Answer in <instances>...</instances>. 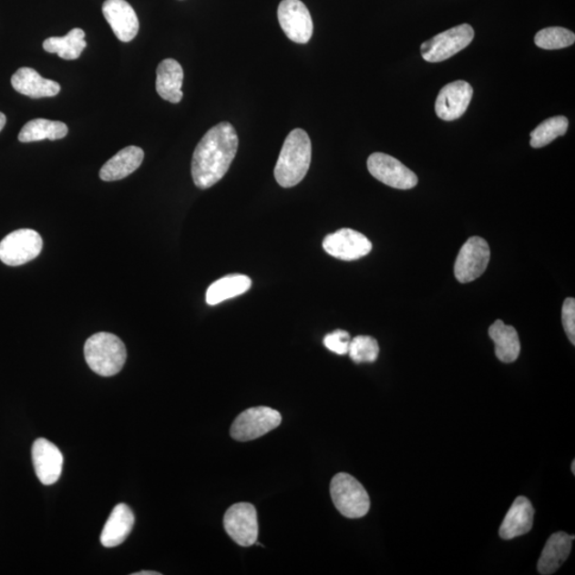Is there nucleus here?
<instances>
[{
  "mask_svg": "<svg viewBox=\"0 0 575 575\" xmlns=\"http://www.w3.org/2000/svg\"><path fill=\"white\" fill-rule=\"evenodd\" d=\"M239 139L231 123L222 122L201 139L192 158V179L200 189H210L229 172L238 151Z\"/></svg>",
  "mask_w": 575,
  "mask_h": 575,
  "instance_id": "nucleus-1",
  "label": "nucleus"
},
{
  "mask_svg": "<svg viewBox=\"0 0 575 575\" xmlns=\"http://www.w3.org/2000/svg\"><path fill=\"white\" fill-rule=\"evenodd\" d=\"M312 162V141L307 132L294 129L282 145L274 169L275 180L282 188H293L304 180Z\"/></svg>",
  "mask_w": 575,
  "mask_h": 575,
  "instance_id": "nucleus-2",
  "label": "nucleus"
},
{
  "mask_svg": "<svg viewBox=\"0 0 575 575\" xmlns=\"http://www.w3.org/2000/svg\"><path fill=\"white\" fill-rule=\"evenodd\" d=\"M86 362L100 376H113L123 369L128 358L123 341L110 333H98L87 340Z\"/></svg>",
  "mask_w": 575,
  "mask_h": 575,
  "instance_id": "nucleus-3",
  "label": "nucleus"
},
{
  "mask_svg": "<svg viewBox=\"0 0 575 575\" xmlns=\"http://www.w3.org/2000/svg\"><path fill=\"white\" fill-rule=\"evenodd\" d=\"M331 496L339 513L359 519L370 510V498L364 486L347 473H338L331 482Z\"/></svg>",
  "mask_w": 575,
  "mask_h": 575,
  "instance_id": "nucleus-4",
  "label": "nucleus"
},
{
  "mask_svg": "<svg viewBox=\"0 0 575 575\" xmlns=\"http://www.w3.org/2000/svg\"><path fill=\"white\" fill-rule=\"evenodd\" d=\"M282 415L275 409L259 406L246 409L233 421L231 435L240 442L255 440L281 426Z\"/></svg>",
  "mask_w": 575,
  "mask_h": 575,
  "instance_id": "nucleus-5",
  "label": "nucleus"
},
{
  "mask_svg": "<svg viewBox=\"0 0 575 575\" xmlns=\"http://www.w3.org/2000/svg\"><path fill=\"white\" fill-rule=\"evenodd\" d=\"M473 39L474 30L472 26L469 24H461L423 43L421 55L423 59L427 62L445 61L469 46Z\"/></svg>",
  "mask_w": 575,
  "mask_h": 575,
  "instance_id": "nucleus-6",
  "label": "nucleus"
},
{
  "mask_svg": "<svg viewBox=\"0 0 575 575\" xmlns=\"http://www.w3.org/2000/svg\"><path fill=\"white\" fill-rule=\"evenodd\" d=\"M43 249V240L33 230L11 232L0 242V261L10 267H18L34 261Z\"/></svg>",
  "mask_w": 575,
  "mask_h": 575,
  "instance_id": "nucleus-7",
  "label": "nucleus"
},
{
  "mask_svg": "<svg viewBox=\"0 0 575 575\" xmlns=\"http://www.w3.org/2000/svg\"><path fill=\"white\" fill-rule=\"evenodd\" d=\"M490 261V249L486 240L472 237L460 249L455 262V277L461 283L477 280L484 274Z\"/></svg>",
  "mask_w": 575,
  "mask_h": 575,
  "instance_id": "nucleus-8",
  "label": "nucleus"
},
{
  "mask_svg": "<svg viewBox=\"0 0 575 575\" xmlns=\"http://www.w3.org/2000/svg\"><path fill=\"white\" fill-rule=\"evenodd\" d=\"M278 21L288 39L306 44L313 34V22L305 4L301 0H282L278 5Z\"/></svg>",
  "mask_w": 575,
  "mask_h": 575,
  "instance_id": "nucleus-9",
  "label": "nucleus"
},
{
  "mask_svg": "<svg viewBox=\"0 0 575 575\" xmlns=\"http://www.w3.org/2000/svg\"><path fill=\"white\" fill-rule=\"evenodd\" d=\"M224 529L231 539L241 547L254 546L258 539V518L254 505L233 504L224 516Z\"/></svg>",
  "mask_w": 575,
  "mask_h": 575,
  "instance_id": "nucleus-10",
  "label": "nucleus"
},
{
  "mask_svg": "<svg viewBox=\"0 0 575 575\" xmlns=\"http://www.w3.org/2000/svg\"><path fill=\"white\" fill-rule=\"evenodd\" d=\"M366 164L371 175L385 185L400 190H409L418 185V177L413 170L387 154H372Z\"/></svg>",
  "mask_w": 575,
  "mask_h": 575,
  "instance_id": "nucleus-11",
  "label": "nucleus"
},
{
  "mask_svg": "<svg viewBox=\"0 0 575 575\" xmlns=\"http://www.w3.org/2000/svg\"><path fill=\"white\" fill-rule=\"evenodd\" d=\"M323 249L340 261L353 262L369 254L372 243L363 233L343 229L325 237Z\"/></svg>",
  "mask_w": 575,
  "mask_h": 575,
  "instance_id": "nucleus-12",
  "label": "nucleus"
},
{
  "mask_svg": "<svg viewBox=\"0 0 575 575\" xmlns=\"http://www.w3.org/2000/svg\"><path fill=\"white\" fill-rule=\"evenodd\" d=\"M473 88L467 81L457 80L442 87L435 110L444 121H455L465 115L471 103Z\"/></svg>",
  "mask_w": 575,
  "mask_h": 575,
  "instance_id": "nucleus-13",
  "label": "nucleus"
},
{
  "mask_svg": "<svg viewBox=\"0 0 575 575\" xmlns=\"http://www.w3.org/2000/svg\"><path fill=\"white\" fill-rule=\"evenodd\" d=\"M31 454L35 471L40 482L46 486L58 482L63 467V455L58 447L47 439H36Z\"/></svg>",
  "mask_w": 575,
  "mask_h": 575,
  "instance_id": "nucleus-14",
  "label": "nucleus"
},
{
  "mask_svg": "<svg viewBox=\"0 0 575 575\" xmlns=\"http://www.w3.org/2000/svg\"><path fill=\"white\" fill-rule=\"evenodd\" d=\"M103 15L119 41L135 39L140 25L134 8L126 0H106Z\"/></svg>",
  "mask_w": 575,
  "mask_h": 575,
  "instance_id": "nucleus-15",
  "label": "nucleus"
},
{
  "mask_svg": "<svg viewBox=\"0 0 575 575\" xmlns=\"http://www.w3.org/2000/svg\"><path fill=\"white\" fill-rule=\"evenodd\" d=\"M535 509L526 497H518L500 528L502 539H514L530 532L534 524Z\"/></svg>",
  "mask_w": 575,
  "mask_h": 575,
  "instance_id": "nucleus-16",
  "label": "nucleus"
},
{
  "mask_svg": "<svg viewBox=\"0 0 575 575\" xmlns=\"http://www.w3.org/2000/svg\"><path fill=\"white\" fill-rule=\"evenodd\" d=\"M11 85L15 90L31 98H53L58 95L61 87L58 82L43 78L31 67H21L12 76Z\"/></svg>",
  "mask_w": 575,
  "mask_h": 575,
  "instance_id": "nucleus-17",
  "label": "nucleus"
},
{
  "mask_svg": "<svg viewBox=\"0 0 575 575\" xmlns=\"http://www.w3.org/2000/svg\"><path fill=\"white\" fill-rule=\"evenodd\" d=\"M134 524L135 516L130 508L124 503L117 505L105 524L100 542L106 548L121 545L128 539Z\"/></svg>",
  "mask_w": 575,
  "mask_h": 575,
  "instance_id": "nucleus-18",
  "label": "nucleus"
},
{
  "mask_svg": "<svg viewBox=\"0 0 575 575\" xmlns=\"http://www.w3.org/2000/svg\"><path fill=\"white\" fill-rule=\"evenodd\" d=\"M144 151L140 148L128 147L119 150L116 156L104 164L99 177L104 181H117L126 179L140 168Z\"/></svg>",
  "mask_w": 575,
  "mask_h": 575,
  "instance_id": "nucleus-19",
  "label": "nucleus"
},
{
  "mask_svg": "<svg viewBox=\"0 0 575 575\" xmlns=\"http://www.w3.org/2000/svg\"><path fill=\"white\" fill-rule=\"evenodd\" d=\"M183 69L174 59L163 60L157 68L156 90L161 98L172 104L182 99Z\"/></svg>",
  "mask_w": 575,
  "mask_h": 575,
  "instance_id": "nucleus-20",
  "label": "nucleus"
},
{
  "mask_svg": "<svg viewBox=\"0 0 575 575\" xmlns=\"http://www.w3.org/2000/svg\"><path fill=\"white\" fill-rule=\"evenodd\" d=\"M574 536L565 532L553 534L548 539L539 561V572L542 575L553 574L564 564L572 549Z\"/></svg>",
  "mask_w": 575,
  "mask_h": 575,
  "instance_id": "nucleus-21",
  "label": "nucleus"
},
{
  "mask_svg": "<svg viewBox=\"0 0 575 575\" xmlns=\"http://www.w3.org/2000/svg\"><path fill=\"white\" fill-rule=\"evenodd\" d=\"M489 336L496 345V355L502 363L516 362L520 355L521 344L515 327L498 320L489 328Z\"/></svg>",
  "mask_w": 575,
  "mask_h": 575,
  "instance_id": "nucleus-22",
  "label": "nucleus"
},
{
  "mask_svg": "<svg viewBox=\"0 0 575 575\" xmlns=\"http://www.w3.org/2000/svg\"><path fill=\"white\" fill-rule=\"evenodd\" d=\"M251 287V278L246 275L231 274L220 278V280L214 282L207 290V304L216 306L220 304V303L248 293Z\"/></svg>",
  "mask_w": 575,
  "mask_h": 575,
  "instance_id": "nucleus-23",
  "label": "nucleus"
},
{
  "mask_svg": "<svg viewBox=\"0 0 575 575\" xmlns=\"http://www.w3.org/2000/svg\"><path fill=\"white\" fill-rule=\"evenodd\" d=\"M85 31L75 28L65 36L48 37L43 43V48L49 54H56L65 60H76L87 47Z\"/></svg>",
  "mask_w": 575,
  "mask_h": 575,
  "instance_id": "nucleus-24",
  "label": "nucleus"
},
{
  "mask_svg": "<svg viewBox=\"0 0 575 575\" xmlns=\"http://www.w3.org/2000/svg\"><path fill=\"white\" fill-rule=\"evenodd\" d=\"M68 132L67 126L58 121H50L46 118H36L28 122L22 128L18 140L23 143L36 142L42 140L55 141L66 138Z\"/></svg>",
  "mask_w": 575,
  "mask_h": 575,
  "instance_id": "nucleus-25",
  "label": "nucleus"
},
{
  "mask_svg": "<svg viewBox=\"0 0 575 575\" xmlns=\"http://www.w3.org/2000/svg\"><path fill=\"white\" fill-rule=\"evenodd\" d=\"M569 128L568 118L565 117H554L546 119L530 132V147L541 149L551 143L556 138L565 136Z\"/></svg>",
  "mask_w": 575,
  "mask_h": 575,
  "instance_id": "nucleus-26",
  "label": "nucleus"
},
{
  "mask_svg": "<svg viewBox=\"0 0 575 575\" xmlns=\"http://www.w3.org/2000/svg\"><path fill=\"white\" fill-rule=\"evenodd\" d=\"M574 42V33L562 27L545 28L535 36L537 47L548 50L566 48L573 46Z\"/></svg>",
  "mask_w": 575,
  "mask_h": 575,
  "instance_id": "nucleus-27",
  "label": "nucleus"
},
{
  "mask_svg": "<svg viewBox=\"0 0 575 575\" xmlns=\"http://www.w3.org/2000/svg\"><path fill=\"white\" fill-rule=\"evenodd\" d=\"M347 354L354 363H375L378 357L379 346L375 338L357 336L351 340Z\"/></svg>",
  "mask_w": 575,
  "mask_h": 575,
  "instance_id": "nucleus-28",
  "label": "nucleus"
},
{
  "mask_svg": "<svg viewBox=\"0 0 575 575\" xmlns=\"http://www.w3.org/2000/svg\"><path fill=\"white\" fill-rule=\"evenodd\" d=\"M351 340L349 333L337 330L326 334L323 344L331 352L338 354V355H345L349 353Z\"/></svg>",
  "mask_w": 575,
  "mask_h": 575,
  "instance_id": "nucleus-29",
  "label": "nucleus"
},
{
  "mask_svg": "<svg viewBox=\"0 0 575 575\" xmlns=\"http://www.w3.org/2000/svg\"><path fill=\"white\" fill-rule=\"evenodd\" d=\"M562 325L571 344H575V300L573 298L566 299L561 309Z\"/></svg>",
  "mask_w": 575,
  "mask_h": 575,
  "instance_id": "nucleus-30",
  "label": "nucleus"
},
{
  "mask_svg": "<svg viewBox=\"0 0 575 575\" xmlns=\"http://www.w3.org/2000/svg\"><path fill=\"white\" fill-rule=\"evenodd\" d=\"M5 122H7V118H5L3 112H0V131L4 129Z\"/></svg>",
  "mask_w": 575,
  "mask_h": 575,
  "instance_id": "nucleus-31",
  "label": "nucleus"
},
{
  "mask_svg": "<svg viewBox=\"0 0 575 575\" xmlns=\"http://www.w3.org/2000/svg\"><path fill=\"white\" fill-rule=\"evenodd\" d=\"M161 573L156 571H140L134 573V575H160Z\"/></svg>",
  "mask_w": 575,
  "mask_h": 575,
  "instance_id": "nucleus-32",
  "label": "nucleus"
},
{
  "mask_svg": "<svg viewBox=\"0 0 575 575\" xmlns=\"http://www.w3.org/2000/svg\"><path fill=\"white\" fill-rule=\"evenodd\" d=\"M571 470L572 473L575 474V460L572 461Z\"/></svg>",
  "mask_w": 575,
  "mask_h": 575,
  "instance_id": "nucleus-33",
  "label": "nucleus"
}]
</instances>
